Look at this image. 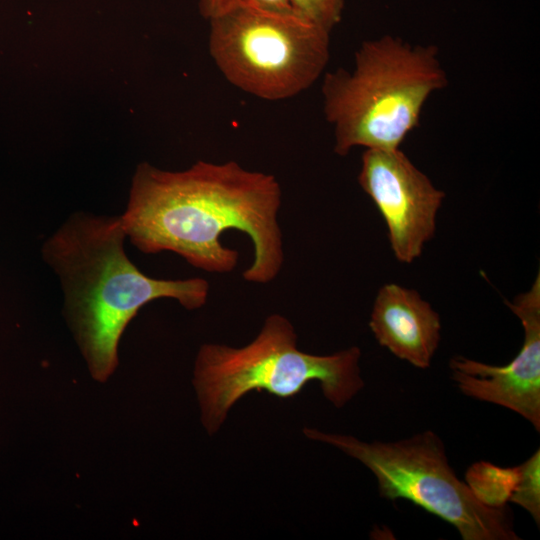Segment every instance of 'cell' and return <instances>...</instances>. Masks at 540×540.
<instances>
[{"mask_svg":"<svg viewBox=\"0 0 540 540\" xmlns=\"http://www.w3.org/2000/svg\"><path fill=\"white\" fill-rule=\"evenodd\" d=\"M281 200L275 176L235 161L200 160L183 171L141 163L121 219L139 251L173 252L197 269L218 274L232 272L239 259L237 250L221 243L222 233L241 231L254 248L243 279L266 284L278 276L284 262Z\"/></svg>","mask_w":540,"mask_h":540,"instance_id":"cell-1","label":"cell"},{"mask_svg":"<svg viewBox=\"0 0 540 540\" xmlns=\"http://www.w3.org/2000/svg\"><path fill=\"white\" fill-rule=\"evenodd\" d=\"M303 432L365 465L375 476L381 497L412 502L454 526L463 540L520 539L509 507H490L479 501L456 476L443 441L433 431L392 442H364L308 428Z\"/></svg>","mask_w":540,"mask_h":540,"instance_id":"cell-5","label":"cell"},{"mask_svg":"<svg viewBox=\"0 0 540 540\" xmlns=\"http://www.w3.org/2000/svg\"><path fill=\"white\" fill-rule=\"evenodd\" d=\"M209 51L235 87L264 100L291 98L311 87L330 58V32L296 13L237 3L211 18Z\"/></svg>","mask_w":540,"mask_h":540,"instance_id":"cell-6","label":"cell"},{"mask_svg":"<svg viewBox=\"0 0 540 540\" xmlns=\"http://www.w3.org/2000/svg\"><path fill=\"white\" fill-rule=\"evenodd\" d=\"M296 14L331 33L341 21L346 0H290Z\"/></svg>","mask_w":540,"mask_h":540,"instance_id":"cell-12","label":"cell"},{"mask_svg":"<svg viewBox=\"0 0 540 540\" xmlns=\"http://www.w3.org/2000/svg\"><path fill=\"white\" fill-rule=\"evenodd\" d=\"M360 357L356 346L331 355L300 351L290 321L272 314L257 337L244 347L211 343L200 347L193 382L202 423L213 434L234 403L250 391L264 390L289 398L311 380L319 381L326 399L341 408L364 387Z\"/></svg>","mask_w":540,"mask_h":540,"instance_id":"cell-4","label":"cell"},{"mask_svg":"<svg viewBox=\"0 0 540 540\" xmlns=\"http://www.w3.org/2000/svg\"><path fill=\"white\" fill-rule=\"evenodd\" d=\"M369 326L378 343L401 360L427 369L440 342L439 314L415 290L391 283L380 288Z\"/></svg>","mask_w":540,"mask_h":540,"instance_id":"cell-9","label":"cell"},{"mask_svg":"<svg viewBox=\"0 0 540 540\" xmlns=\"http://www.w3.org/2000/svg\"><path fill=\"white\" fill-rule=\"evenodd\" d=\"M517 480V468H501L489 462L473 464L466 473V483L483 504L503 507L509 502Z\"/></svg>","mask_w":540,"mask_h":540,"instance_id":"cell-10","label":"cell"},{"mask_svg":"<svg viewBox=\"0 0 540 540\" xmlns=\"http://www.w3.org/2000/svg\"><path fill=\"white\" fill-rule=\"evenodd\" d=\"M506 305L521 320L524 342L504 366L457 356L450 360L452 379L466 396L512 410L540 431V275L529 291Z\"/></svg>","mask_w":540,"mask_h":540,"instance_id":"cell-8","label":"cell"},{"mask_svg":"<svg viewBox=\"0 0 540 540\" xmlns=\"http://www.w3.org/2000/svg\"><path fill=\"white\" fill-rule=\"evenodd\" d=\"M246 6L274 13H295L290 0H237Z\"/></svg>","mask_w":540,"mask_h":540,"instance_id":"cell-13","label":"cell"},{"mask_svg":"<svg viewBox=\"0 0 540 540\" xmlns=\"http://www.w3.org/2000/svg\"><path fill=\"white\" fill-rule=\"evenodd\" d=\"M238 3L237 0H199L200 13L208 20L225 12Z\"/></svg>","mask_w":540,"mask_h":540,"instance_id":"cell-14","label":"cell"},{"mask_svg":"<svg viewBox=\"0 0 540 540\" xmlns=\"http://www.w3.org/2000/svg\"><path fill=\"white\" fill-rule=\"evenodd\" d=\"M358 182L387 224L395 257L414 261L434 235L445 193L400 148L365 149Z\"/></svg>","mask_w":540,"mask_h":540,"instance_id":"cell-7","label":"cell"},{"mask_svg":"<svg viewBox=\"0 0 540 540\" xmlns=\"http://www.w3.org/2000/svg\"><path fill=\"white\" fill-rule=\"evenodd\" d=\"M448 85L436 46L383 35L364 41L351 71L324 74L323 112L333 128L334 152L396 149L420 121L428 98Z\"/></svg>","mask_w":540,"mask_h":540,"instance_id":"cell-3","label":"cell"},{"mask_svg":"<svg viewBox=\"0 0 540 540\" xmlns=\"http://www.w3.org/2000/svg\"><path fill=\"white\" fill-rule=\"evenodd\" d=\"M121 215L74 212L45 240L44 262L57 275L64 312L92 376L105 381L117 366L119 339L145 304L177 300L195 310L207 302V280H166L142 273L128 258Z\"/></svg>","mask_w":540,"mask_h":540,"instance_id":"cell-2","label":"cell"},{"mask_svg":"<svg viewBox=\"0 0 540 540\" xmlns=\"http://www.w3.org/2000/svg\"><path fill=\"white\" fill-rule=\"evenodd\" d=\"M517 480L509 502L525 509L539 526L540 523V449L516 466Z\"/></svg>","mask_w":540,"mask_h":540,"instance_id":"cell-11","label":"cell"}]
</instances>
